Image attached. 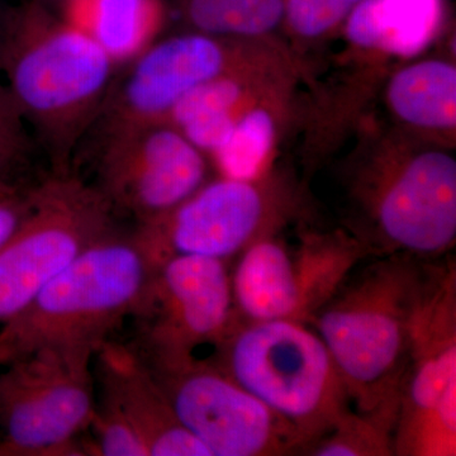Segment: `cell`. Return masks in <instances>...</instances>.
Here are the masks:
<instances>
[{
	"instance_id": "cell-1",
	"label": "cell",
	"mask_w": 456,
	"mask_h": 456,
	"mask_svg": "<svg viewBox=\"0 0 456 456\" xmlns=\"http://www.w3.org/2000/svg\"><path fill=\"white\" fill-rule=\"evenodd\" d=\"M336 173V224L371 256H449L456 241V159L401 131L375 134Z\"/></svg>"
},
{
	"instance_id": "cell-2",
	"label": "cell",
	"mask_w": 456,
	"mask_h": 456,
	"mask_svg": "<svg viewBox=\"0 0 456 456\" xmlns=\"http://www.w3.org/2000/svg\"><path fill=\"white\" fill-rule=\"evenodd\" d=\"M116 62L90 36L36 2L3 12L0 75L49 158L51 173L73 171L116 77Z\"/></svg>"
},
{
	"instance_id": "cell-3",
	"label": "cell",
	"mask_w": 456,
	"mask_h": 456,
	"mask_svg": "<svg viewBox=\"0 0 456 456\" xmlns=\"http://www.w3.org/2000/svg\"><path fill=\"white\" fill-rule=\"evenodd\" d=\"M432 260L368 256L310 318L350 404L395 432L411 331Z\"/></svg>"
},
{
	"instance_id": "cell-4",
	"label": "cell",
	"mask_w": 456,
	"mask_h": 456,
	"mask_svg": "<svg viewBox=\"0 0 456 456\" xmlns=\"http://www.w3.org/2000/svg\"><path fill=\"white\" fill-rule=\"evenodd\" d=\"M154 265L134 232L108 233L0 327V365L46 347L95 353L130 320Z\"/></svg>"
},
{
	"instance_id": "cell-5",
	"label": "cell",
	"mask_w": 456,
	"mask_h": 456,
	"mask_svg": "<svg viewBox=\"0 0 456 456\" xmlns=\"http://www.w3.org/2000/svg\"><path fill=\"white\" fill-rule=\"evenodd\" d=\"M212 347L208 360L292 426L302 448L353 410L325 342L307 323L236 318Z\"/></svg>"
},
{
	"instance_id": "cell-6",
	"label": "cell",
	"mask_w": 456,
	"mask_h": 456,
	"mask_svg": "<svg viewBox=\"0 0 456 456\" xmlns=\"http://www.w3.org/2000/svg\"><path fill=\"white\" fill-rule=\"evenodd\" d=\"M308 208L233 260L231 285L239 320L308 323L351 270L371 256L338 224H320Z\"/></svg>"
},
{
	"instance_id": "cell-7",
	"label": "cell",
	"mask_w": 456,
	"mask_h": 456,
	"mask_svg": "<svg viewBox=\"0 0 456 456\" xmlns=\"http://www.w3.org/2000/svg\"><path fill=\"white\" fill-rule=\"evenodd\" d=\"M308 208L302 188L270 169L255 179L220 176L134 233L154 261L202 256L235 260L248 246Z\"/></svg>"
},
{
	"instance_id": "cell-8",
	"label": "cell",
	"mask_w": 456,
	"mask_h": 456,
	"mask_svg": "<svg viewBox=\"0 0 456 456\" xmlns=\"http://www.w3.org/2000/svg\"><path fill=\"white\" fill-rule=\"evenodd\" d=\"M270 40H236L191 31L155 42L114 77L86 136L98 145L128 132L164 123L191 89L221 75L287 59Z\"/></svg>"
},
{
	"instance_id": "cell-9",
	"label": "cell",
	"mask_w": 456,
	"mask_h": 456,
	"mask_svg": "<svg viewBox=\"0 0 456 456\" xmlns=\"http://www.w3.org/2000/svg\"><path fill=\"white\" fill-rule=\"evenodd\" d=\"M395 455L456 454V270L431 261L411 331L393 432Z\"/></svg>"
},
{
	"instance_id": "cell-10",
	"label": "cell",
	"mask_w": 456,
	"mask_h": 456,
	"mask_svg": "<svg viewBox=\"0 0 456 456\" xmlns=\"http://www.w3.org/2000/svg\"><path fill=\"white\" fill-rule=\"evenodd\" d=\"M82 347H46L3 365L0 456L84 455L97 403L93 359Z\"/></svg>"
},
{
	"instance_id": "cell-11",
	"label": "cell",
	"mask_w": 456,
	"mask_h": 456,
	"mask_svg": "<svg viewBox=\"0 0 456 456\" xmlns=\"http://www.w3.org/2000/svg\"><path fill=\"white\" fill-rule=\"evenodd\" d=\"M114 213L92 183L73 171L31 187V208L0 248V327L93 244L117 230Z\"/></svg>"
},
{
	"instance_id": "cell-12",
	"label": "cell",
	"mask_w": 456,
	"mask_h": 456,
	"mask_svg": "<svg viewBox=\"0 0 456 456\" xmlns=\"http://www.w3.org/2000/svg\"><path fill=\"white\" fill-rule=\"evenodd\" d=\"M226 261L202 256L165 257L154 269L136 310L132 349L149 364L193 356L224 338L236 321Z\"/></svg>"
},
{
	"instance_id": "cell-13",
	"label": "cell",
	"mask_w": 456,
	"mask_h": 456,
	"mask_svg": "<svg viewBox=\"0 0 456 456\" xmlns=\"http://www.w3.org/2000/svg\"><path fill=\"white\" fill-rule=\"evenodd\" d=\"M146 364L180 425L211 456L299 455L303 440L298 432L211 360L193 355Z\"/></svg>"
},
{
	"instance_id": "cell-14",
	"label": "cell",
	"mask_w": 456,
	"mask_h": 456,
	"mask_svg": "<svg viewBox=\"0 0 456 456\" xmlns=\"http://www.w3.org/2000/svg\"><path fill=\"white\" fill-rule=\"evenodd\" d=\"M208 158L167 123L98 146L92 183L117 215L136 224L164 215L208 182Z\"/></svg>"
},
{
	"instance_id": "cell-15",
	"label": "cell",
	"mask_w": 456,
	"mask_h": 456,
	"mask_svg": "<svg viewBox=\"0 0 456 456\" xmlns=\"http://www.w3.org/2000/svg\"><path fill=\"white\" fill-rule=\"evenodd\" d=\"M97 403L126 422L145 444L149 456H211L174 415L160 384L130 344L112 338L93 359Z\"/></svg>"
},
{
	"instance_id": "cell-16",
	"label": "cell",
	"mask_w": 456,
	"mask_h": 456,
	"mask_svg": "<svg viewBox=\"0 0 456 456\" xmlns=\"http://www.w3.org/2000/svg\"><path fill=\"white\" fill-rule=\"evenodd\" d=\"M298 74L299 66L287 57L221 75L187 93L164 123L209 159L248 110L265 99L292 93Z\"/></svg>"
},
{
	"instance_id": "cell-17",
	"label": "cell",
	"mask_w": 456,
	"mask_h": 456,
	"mask_svg": "<svg viewBox=\"0 0 456 456\" xmlns=\"http://www.w3.org/2000/svg\"><path fill=\"white\" fill-rule=\"evenodd\" d=\"M384 103L401 132L449 147L456 132V68L444 59L403 65L384 86Z\"/></svg>"
},
{
	"instance_id": "cell-18",
	"label": "cell",
	"mask_w": 456,
	"mask_h": 456,
	"mask_svg": "<svg viewBox=\"0 0 456 456\" xmlns=\"http://www.w3.org/2000/svg\"><path fill=\"white\" fill-rule=\"evenodd\" d=\"M441 18V0H362L345 20V36L362 53L410 59L434 41Z\"/></svg>"
},
{
	"instance_id": "cell-19",
	"label": "cell",
	"mask_w": 456,
	"mask_h": 456,
	"mask_svg": "<svg viewBox=\"0 0 456 456\" xmlns=\"http://www.w3.org/2000/svg\"><path fill=\"white\" fill-rule=\"evenodd\" d=\"M64 20L82 29L117 65L154 44L165 20L161 0H65Z\"/></svg>"
},
{
	"instance_id": "cell-20",
	"label": "cell",
	"mask_w": 456,
	"mask_h": 456,
	"mask_svg": "<svg viewBox=\"0 0 456 456\" xmlns=\"http://www.w3.org/2000/svg\"><path fill=\"white\" fill-rule=\"evenodd\" d=\"M290 95H277L260 102L236 122L224 145L211 156L221 176L255 179L272 169Z\"/></svg>"
},
{
	"instance_id": "cell-21",
	"label": "cell",
	"mask_w": 456,
	"mask_h": 456,
	"mask_svg": "<svg viewBox=\"0 0 456 456\" xmlns=\"http://www.w3.org/2000/svg\"><path fill=\"white\" fill-rule=\"evenodd\" d=\"M180 13L191 31L270 40L284 20V0H180Z\"/></svg>"
},
{
	"instance_id": "cell-22",
	"label": "cell",
	"mask_w": 456,
	"mask_h": 456,
	"mask_svg": "<svg viewBox=\"0 0 456 456\" xmlns=\"http://www.w3.org/2000/svg\"><path fill=\"white\" fill-rule=\"evenodd\" d=\"M299 455L389 456L395 455L393 435L356 411L349 410L329 428L303 446Z\"/></svg>"
},
{
	"instance_id": "cell-23",
	"label": "cell",
	"mask_w": 456,
	"mask_h": 456,
	"mask_svg": "<svg viewBox=\"0 0 456 456\" xmlns=\"http://www.w3.org/2000/svg\"><path fill=\"white\" fill-rule=\"evenodd\" d=\"M36 145L16 102L0 80V180L26 185L25 174L31 169Z\"/></svg>"
},
{
	"instance_id": "cell-24",
	"label": "cell",
	"mask_w": 456,
	"mask_h": 456,
	"mask_svg": "<svg viewBox=\"0 0 456 456\" xmlns=\"http://www.w3.org/2000/svg\"><path fill=\"white\" fill-rule=\"evenodd\" d=\"M353 8L344 0H284V20L305 40H317L334 31Z\"/></svg>"
},
{
	"instance_id": "cell-25",
	"label": "cell",
	"mask_w": 456,
	"mask_h": 456,
	"mask_svg": "<svg viewBox=\"0 0 456 456\" xmlns=\"http://www.w3.org/2000/svg\"><path fill=\"white\" fill-rule=\"evenodd\" d=\"M32 185L0 184V248L11 239L31 208Z\"/></svg>"
},
{
	"instance_id": "cell-26",
	"label": "cell",
	"mask_w": 456,
	"mask_h": 456,
	"mask_svg": "<svg viewBox=\"0 0 456 456\" xmlns=\"http://www.w3.org/2000/svg\"><path fill=\"white\" fill-rule=\"evenodd\" d=\"M344 2L349 4L351 8H354L356 4H359L362 0H344Z\"/></svg>"
},
{
	"instance_id": "cell-27",
	"label": "cell",
	"mask_w": 456,
	"mask_h": 456,
	"mask_svg": "<svg viewBox=\"0 0 456 456\" xmlns=\"http://www.w3.org/2000/svg\"><path fill=\"white\" fill-rule=\"evenodd\" d=\"M2 16H3V12H2V13H0V27H2Z\"/></svg>"
},
{
	"instance_id": "cell-28",
	"label": "cell",
	"mask_w": 456,
	"mask_h": 456,
	"mask_svg": "<svg viewBox=\"0 0 456 456\" xmlns=\"http://www.w3.org/2000/svg\"><path fill=\"white\" fill-rule=\"evenodd\" d=\"M3 183H7V182H3V180H0V184H3ZM11 184H12V183H11ZM18 185H20V184H18Z\"/></svg>"
},
{
	"instance_id": "cell-29",
	"label": "cell",
	"mask_w": 456,
	"mask_h": 456,
	"mask_svg": "<svg viewBox=\"0 0 456 456\" xmlns=\"http://www.w3.org/2000/svg\"><path fill=\"white\" fill-rule=\"evenodd\" d=\"M64 2H65V0H64Z\"/></svg>"
}]
</instances>
